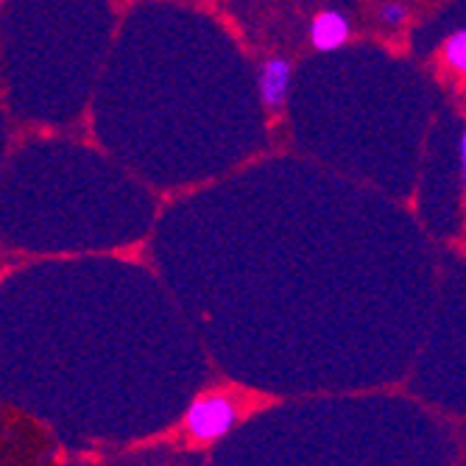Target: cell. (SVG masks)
I'll return each mask as SVG.
<instances>
[{
  "label": "cell",
  "instance_id": "6da1fadb",
  "mask_svg": "<svg viewBox=\"0 0 466 466\" xmlns=\"http://www.w3.org/2000/svg\"><path fill=\"white\" fill-rule=\"evenodd\" d=\"M238 421V408L224 394H204L198 397L185 416V431L196 441H218L224 439Z\"/></svg>",
  "mask_w": 466,
  "mask_h": 466
},
{
  "label": "cell",
  "instance_id": "7a4b0ae2",
  "mask_svg": "<svg viewBox=\"0 0 466 466\" xmlns=\"http://www.w3.org/2000/svg\"><path fill=\"white\" fill-rule=\"evenodd\" d=\"M290 62L282 59V56H271L263 62L260 67V98L268 109H279L285 101H288V93H290Z\"/></svg>",
  "mask_w": 466,
  "mask_h": 466
},
{
  "label": "cell",
  "instance_id": "3957f363",
  "mask_svg": "<svg viewBox=\"0 0 466 466\" xmlns=\"http://www.w3.org/2000/svg\"><path fill=\"white\" fill-rule=\"evenodd\" d=\"M347 39H350V23L341 12H321L313 17L310 42L316 51H321V54L338 51L347 46Z\"/></svg>",
  "mask_w": 466,
  "mask_h": 466
},
{
  "label": "cell",
  "instance_id": "277c9868",
  "mask_svg": "<svg viewBox=\"0 0 466 466\" xmlns=\"http://www.w3.org/2000/svg\"><path fill=\"white\" fill-rule=\"evenodd\" d=\"M444 62L455 73L466 76V28H461L452 36H447V42H444Z\"/></svg>",
  "mask_w": 466,
  "mask_h": 466
},
{
  "label": "cell",
  "instance_id": "5b68a950",
  "mask_svg": "<svg viewBox=\"0 0 466 466\" xmlns=\"http://www.w3.org/2000/svg\"><path fill=\"white\" fill-rule=\"evenodd\" d=\"M380 20L386 25H402L408 20V9L402 4H386L383 12H380Z\"/></svg>",
  "mask_w": 466,
  "mask_h": 466
},
{
  "label": "cell",
  "instance_id": "8992f818",
  "mask_svg": "<svg viewBox=\"0 0 466 466\" xmlns=\"http://www.w3.org/2000/svg\"><path fill=\"white\" fill-rule=\"evenodd\" d=\"M458 157H461V182L466 187V129H463V135L458 140Z\"/></svg>",
  "mask_w": 466,
  "mask_h": 466
}]
</instances>
